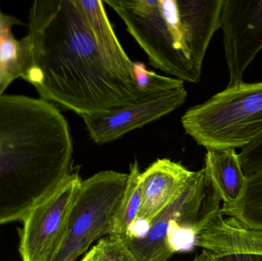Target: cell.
I'll use <instances>...</instances> for the list:
<instances>
[{"label": "cell", "instance_id": "6da1fadb", "mask_svg": "<svg viewBox=\"0 0 262 261\" xmlns=\"http://www.w3.org/2000/svg\"><path fill=\"white\" fill-rule=\"evenodd\" d=\"M21 38V79L41 99L78 116L111 113L141 101L134 62L98 39L77 0L35 1Z\"/></svg>", "mask_w": 262, "mask_h": 261}, {"label": "cell", "instance_id": "2e32d148", "mask_svg": "<svg viewBox=\"0 0 262 261\" xmlns=\"http://www.w3.org/2000/svg\"><path fill=\"white\" fill-rule=\"evenodd\" d=\"M92 261H135L119 239L107 236L89 251Z\"/></svg>", "mask_w": 262, "mask_h": 261}, {"label": "cell", "instance_id": "ac0fdd59", "mask_svg": "<svg viewBox=\"0 0 262 261\" xmlns=\"http://www.w3.org/2000/svg\"><path fill=\"white\" fill-rule=\"evenodd\" d=\"M209 256L212 261H262V254L257 253L235 251Z\"/></svg>", "mask_w": 262, "mask_h": 261}, {"label": "cell", "instance_id": "5bb4252c", "mask_svg": "<svg viewBox=\"0 0 262 261\" xmlns=\"http://www.w3.org/2000/svg\"><path fill=\"white\" fill-rule=\"evenodd\" d=\"M140 173L137 161L130 164L127 185L117 213L115 229L110 237L124 240L132 234L141 204Z\"/></svg>", "mask_w": 262, "mask_h": 261}, {"label": "cell", "instance_id": "7a4b0ae2", "mask_svg": "<svg viewBox=\"0 0 262 261\" xmlns=\"http://www.w3.org/2000/svg\"><path fill=\"white\" fill-rule=\"evenodd\" d=\"M69 124L55 104L0 95V225L21 222L72 173Z\"/></svg>", "mask_w": 262, "mask_h": 261}, {"label": "cell", "instance_id": "d6986e66", "mask_svg": "<svg viewBox=\"0 0 262 261\" xmlns=\"http://www.w3.org/2000/svg\"><path fill=\"white\" fill-rule=\"evenodd\" d=\"M192 261H212L211 260L210 256L209 255L206 251H202L201 254L199 255L195 256V258Z\"/></svg>", "mask_w": 262, "mask_h": 261}, {"label": "cell", "instance_id": "3957f363", "mask_svg": "<svg viewBox=\"0 0 262 261\" xmlns=\"http://www.w3.org/2000/svg\"><path fill=\"white\" fill-rule=\"evenodd\" d=\"M223 0H106L151 65L198 83L206 51L220 29Z\"/></svg>", "mask_w": 262, "mask_h": 261}, {"label": "cell", "instance_id": "5b68a950", "mask_svg": "<svg viewBox=\"0 0 262 261\" xmlns=\"http://www.w3.org/2000/svg\"><path fill=\"white\" fill-rule=\"evenodd\" d=\"M127 177L107 170L82 181L53 261H75L94 242L112 235Z\"/></svg>", "mask_w": 262, "mask_h": 261}, {"label": "cell", "instance_id": "8fae6325", "mask_svg": "<svg viewBox=\"0 0 262 261\" xmlns=\"http://www.w3.org/2000/svg\"><path fill=\"white\" fill-rule=\"evenodd\" d=\"M206 150L205 173L223 201V206H230L240 199L246 186L238 154L233 149Z\"/></svg>", "mask_w": 262, "mask_h": 261}, {"label": "cell", "instance_id": "ffe728a7", "mask_svg": "<svg viewBox=\"0 0 262 261\" xmlns=\"http://www.w3.org/2000/svg\"><path fill=\"white\" fill-rule=\"evenodd\" d=\"M81 261H92L91 260L90 255H89V253L84 256V258H83Z\"/></svg>", "mask_w": 262, "mask_h": 261}, {"label": "cell", "instance_id": "9a60e30c", "mask_svg": "<svg viewBox=\"0 0 262 261\" xmlns=\"http://www.w3.org/2000/svg\"><path fill=\"white\" fill-rule=\"evenodd\" d=\"M134 75L137 88L146 97L184 87L183 81L147 70L146 65L139 61L134 62Z\"/></svg>", "mask_w": 262, "mask_h": 261}, {"label": "cell", "instance_id": "8992f818", "mask_svg": "<svg viewBox=\"0 0 262 261\" xmlns=\"http://www.w3.org/2000/svg\"><path fill=\"white\" fill-rule=\"evenodd\" d=\"M220 202L203 168L194 173L178 199L148 224L142 235L121 241L135 261H167L176 253L174 230H193L205 218L220 211Z\"/></svg>", "mask_w": 262, "mask_h": 261}, {"label": "cell", "instance_id": "277c9868", "mask_svg": "<svg viewBox=\"0 0 262 261\" xmlns=\"http://www.w3.org/2000/svg\"><path fill=\"white\" fill-rule=\"evenodd\" d=\"M185 131L208 149H242L262 135V82L227 87L183 114Z\"/></svg>", "mask_w": 262, "mask_h": 261}, {"label": "cell", "instance_id": "52a82bcc", "mask_svg": "<svg viewBox=\"0 0 262 261\" xmlns=\"http://www.w3.org/2000/svg\"><path fill=\"white\" fill-rule=\"evenodd\" d=\"M81 182L78 173H70L26 213L19 231L21 261H53Z\"/></svg>", "mask_w": 262, "mask_h": 261}, {"label": "cell", "instance_id": "9c48e42d", "mask_svg": "<svg viewBox=\"0 0 262 261\" xmlns=\"http://www.w3.org/2000/svg\"><path fill=\"white\" fill-rule=\"evenodd\" d=\"M187 94L186 89L182 87L149 95L136 104L111 113L81 118L92 140L104 145L177 110L186 102Z\"/></svg>", "mask_w": 262, "mask_h": 261}, {"label": "cell", "instance_id": "30bf717a", "mask_svg": "<svg viewBox=\"0 0 262 261\" xmlns=\"http://www.w3.org/2000/svg\"><path fill=\"white\" fill-rule=\"evenodd\" d=\"M195 172L169 159H158L140 173L141 204L137 222L146 225L183 193Z\"/></svg>", "mask_w": 262, "mask_h": 261}, {"label": "cell", "instance_id": "e0dca14e", "mask_svg": "<svg viewBox=\"0 0 262 261\" xmlns=\"http://www.w3.org/2000/svg\"><path fill=\"white\" fill-rule=\"evenodd\" d=\"M243 172L262 165V135L238 153Z\"/></svg>", "mask_w": 262, "mask_h": 261}, {"label": "cell", "instance_id": "ba28073f", "mask_svg": "<svg viewBox=\"0 0 262 261\" xmlns=\"http://www.w3.org/2000/svg\"><path fill=\"white\" fill-rule=\"evenodd\" d=\"M229 72L228 87L243 83L249 64L262 50V0H223L220 15Z\"/></svg>", "mask_w": 262, "mask_h": 261}, {"label": "cell", "instance_id": "4fadbf2b", "mask_svg": "<svg viewBox=\"0 0 262 261\" xmlns=\"http://www.w3.org/2000/svg\"><path fill=\"white\" fill-rule=\"evenodd\" d=\"M243 173L246 182L243 195L233 205L222 206L220 212L248 228L262 231V165Z\"/></svg>", "mask_w": 262, "mask_h": 261}, {"label": "cell", "instance_id": "7c38bea8", "mask_svg": "<svg viewBox=\"0 0 262 261\" xmlns=\"http://www.w3.org/2000/svg\"><path fill=\"white\" fill-rule=\"evenodd\" d=\"M21 24L15 17L0 9V95L18 78L23 77L25 51L21 40L15 38L13 27Z\"/></svg>", "mask_w": 262, "mask_h": 261}]
</instances>
